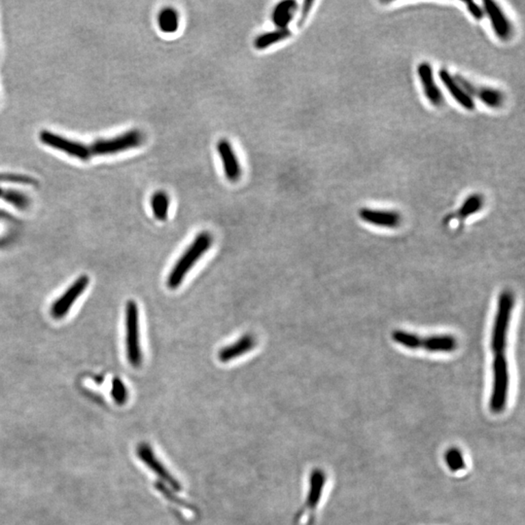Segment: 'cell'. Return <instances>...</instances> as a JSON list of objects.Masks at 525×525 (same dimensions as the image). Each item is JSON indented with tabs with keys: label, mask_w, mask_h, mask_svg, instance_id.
Returning <instances> with one entry per match:
<instances>
[{
	"label": "cell",
	"mask_w": 525,
	"mask_h": 525,
	"mask_svg": "<svg viewBox=\"0 0 525 525\" xmlns=\"http://www.w3.org/2000/svg\"><path fill=\"white\" fill-rule=\"evenodd\" d=\"M90 280L88 276H82L76 280L75 282L62 295L60 299H58L53 304L52 313L56 319H62L69 313L72 306L80 298L81 295L87 289L89 285Z\"/></svg>",
	"instance_id": "10"
},
{
	"label": "cell",
	"mask_w": 525,
	"mask_h": 525,
	"mask_svg": "<svg viewBox=\"0 0 525 525\" xmlns=\"http://www.w3.org/2000/svg\"><path fill=\"white\" fill-rule=\"evenodd\" d=\"M111 395L116 403L119 405H123L125 403L127 399V387H125L124 383L120 378H115L112 380V389H111Z\"/></svg>",
	"instance_id": "23"
},
{
	"label": "cell",
	"mask_w": 525,
	"mask_h": 525,
	"mask_svg": "<svg viewBox=\"0 0 525 525\" xmlns=\"http://www.w3.org/2000/svg\"><path fill=\"white\" fill-rule=\"evenodd\" d=\"M157 25L162 34H176L180 27V12L174 7H164L158 13Z\"/></svg>",
	"instance_id": "17"
},
{
	"label": "cell",
	"mask_w": 525,
	"mask_h": 525,
	"mask_svg": "<svg viewBox=\"0 0 525 525\" xmlns=\"http://www.w3.org/2000/svg\"><path fill=\"white\" fill-rule=\"evenodd\" d=\"M417 74L418 82L425 99L431 106L440 108L443 103V95L440 85L437 81L433 66L428 62H422L417 66Z\"/></svg>",
	"instance_id": "7"
},
{
	"label": "cell",
	"mask_w": 525,
	"mask_h": 525,
	"mask_svg": "<svg viewBox=\"0 0 525 525\" xmlns=\"http://www.w3.org/2000/svg\"><path fill=\"white\" fill-rule=\"evenodd\" d=\"M292 36L290 29H276L271 32H266L255 37L253 45L256 50L262 51L271 48L276 44L287 40Z\"/></svg>",
	"instance_id": "19"
},
{
	"label": "cell",
	"mask_w": 525,
	"mask_h": 525,
	"mask_svg": "<svg viewBox=\"0 0 525 525\" xmlns=\"http://www.w3.org/2000/svg\"><path fill=\"white\" fill-rule=\"evenodd\" d=\"M392 339L395 343L408 348V350H418L422 348V337L404 330H396L392 333Z\"/></svg>",
	"instance_id": "22"
},
{
	"label": "cell",
	"mask_w": 525,
	"mask_h": 525,
	"mask_svg": "<svg viewBox=\"0 0 525 525\" xmlns=\"http://www.w3.org/2000/svg\"><path fill=\"white\" fill-rule=\"evenodd\" d=\"M456 77L474 99H478L484 106L491 109L500 108L503 106L505 97L501 90L496 88L476 85L462 76L456 75Z\"/></svg>",
	"instance_id": "12"
},
{
	"label": "cell",
	"mask_w": 525,
	"mask_h": 525,
	"mask_svg": "<svg viewBox=\"0 0 525 525\" xmlns=\"http://www.w3.org/2000/svg\"><path fill=\"white\" fill-rule=\"evenodd\" d=\"M150 206L153 215L158 221H167L171 208V197L164 190H158L153 193L150 197Z\"/></svg>",
	"instance_id": "20"
},
{
	"label": "cell",
	"mask_w": 525,
	"mask_h": 525,
	"mask_svg": "<svg viewBox=\"0 0 525 525\" xmlns=\"http://www.w3.org/2000/svg\"><path fill=\"white\" fill-rule=\"evenodd\" d=\"M493 382L489 398V410L493 415L505 412L510 390L508 361L503 353H497L492 364Z\"/></svg>",
	"instance_id": "3"
},
{
	"label": "cell",
	"mask_w": 525,
	"mask_h": 525,
	"mask_svg": "<svg viewBox=\"0 0 525 525\" xmlns=\"http://www.w3.org/2000/svg\"><path fill=\"white\" fill-rule=\"evenodd\" d=\"M457 347V341L454 337L450 334H439V336L422 338V348L430 352H452Z\"/></svg>",
	"instance_id": "18"
},
{
	"label": "cell",
	"mask_w": 525,
	"mask_h": 525,
	"mask_svg": "<svg viewBox=\"0 0 525 525\" xmlns=\"http://www.w3.org/2000/svg\"><path fill=\"white\" fill-rule=\"evenodd\" d=\"M443 462L450 473L462 476L468 471V460L461 448L450 447L443 454Z\"/></svg>",
	"instance_id": "16"
},
{
	"label": "cell",
	"mask_w": 525,
	"mask_h": 525,
	"mask_svg": "<svg viewBox=\"0 0 525 525\" xmlns=\"http://www.w3.org/2000/svg\"><path fill=\"white\" fill-rule=\"evenodd\" d=\"M358 215L360 219L367 224L389 229L398 227L402 220L401 215L397 211L383 209L363 208L360 209Z\"/></svg>",
	"instance_id": "13"
},
{
	"label": "cell",
	"mask_w": 525,
	"mask_h": 525,
	"mask_svg": "<svg viewBox=\"0 0 525 525\" xmlns=\"http://www.w3.org/2000/svg\"><path fill=\"white\" fill-rule=\"evenodd\" d=\"M438 76L440 82L460 108L467 111H473L476 108L475 99L468 94L456 75L450 73L448 69H442L439 71Z\"/></svg>",
	"instance_id": "11"
},
{
	"label": "cell",
	"mask_w": 525,
	"mask_h": 525,
	"mask_svg": "<svg viewBox=\"0 0 525 525\" xmlns=\"http://www.w3.org/2000/svg\"><path fill=\"white\" fill-rule=\"evenodd\" d=\"M465 5L467 11L476 21H482L485 17L484 8L478 5L477 2H466Z\"/></svg>",
	"instance_id": "24"
},
{
	"label": "cell",
	"mask_w": 525,
	"mask_h": 525,
	"mask_svg": "<svg viewBox=\"0 0 525 525\" xmlns=\"http://www.w3.org/2000/svg\"><path fill=\"white\" fill-rule=\"evenodd\" d=\"M485 204L484 197L480 194H472L467 197L459 209V216L461 219H467L469 216L478 213Z\"/></svg>",
	"instance_id": "21"
},
{
	"label": "cell",
	"mask_w": 525,
	"mask_h": 525,
	"mask_svg": "<svg viewBox=\"0 0 525 525\" xmlns=\"http://www.w3.org/2000/svg\"><path fill=\"white\" fill-rule=\"evenodd\" d=\"M212 243V236L208 232H201L197 234L191 245L188 246L187 249L181 255L173 268L171 269L167 280V285L169 289H178L180 286L186 276L189 273L196 262L204 256V253L208 252Z\"/></svg>",
	"instance_id": "2"
},
{
	"label": "cell",
	"mask_w": 525,
	"mask_h": 525,
	"mask_svg": "<svg viewBox=\"0 0 525 525\" xmlns=\"http://www.w3.org/2000/svg\"><path fill=\"white\" fill-rule=\"evenodd\" d=\"M327 482H328V478L324 470L317 468L311 471L306 501L297 515V522L300 525L313 524L315 513L321 503L323 494L326 489Z\"/></svg>",
	"instance_id": "4"
},
{
	"label": "cell",
	"mask_w": 525,
	"mask_h": 525,
	"mask_svg": "<svg viewBox=\"0 0 525 525\" xmlns=\"http://www.w3.org/2000/svg\"><path fill=\"white\" fill-rule=\"evenodd\" d=\"M513 304H515V299L512 293L510 291L501 293L499 296L498 306H497L496 321L492 329L491 343H490L492 350L496 354L503 352L507 345L509 325L512 317Z\"/></svg>",
	"instance_id": "5"
},
{
	"label": "cell",
	"mask_w": 525,
	"mask_h": 525,
	"mask_svg": "<svg viewBox=\"0 0 525 525\" xmlns=\"http://www.w3.org/2000/svg\"><path fill=\"white\" fill-rule=\"evenodd\" d=\"M216 152L221 161L225 178L229 182H239L243 176V167L233 144L229 139H219V141L216 143Z\"/></svg>",
	"instance_id": "8"
},
{
	"label": "cell",
	"mask_w": 525,
	"mask_h": 525,
	"mask_svg": "<svg viewBox=\"0 0 525 525\" xmlns=\"http://www.w3.org/2000/svg\"><path fill=\"white\" fill-rule=\"evenodd\" d=\"M125 350L127 357L132 367L138 368L143 361L141 333H139V310L138 304L129 301L125 304Z\"/></svg>",
	"instance_id": "6"
},
{
	"label": "cell",
	"mask_w": 525,
	"mask_h": 525,
	"mask_svg": "<svg viewBox=\"0 0 525 525\" xmlns=\"http://www.w3.org/2000/svg\"><path fill=\"white\" fill-rule=\"evenodd\" d=\"M299 5L294 0H283L276 4L271 13V21L276 29H289V25L298 13Z\"/></svg>",
	"instance_id": "15"
},
{
	"label": "cell",
	"mask_w": 525,
	"mask_h": 525,
	"mask_svg": "<svg viewBox=\"0 0 525 525\" xmlns=\"http://www.w3.org/2000/svg\"><path fill=\"white\" fill-rule=\"evenodd\" d=\"M485 17L489 19L490 27L493 34L500 40L507 41L512 37L513 25L509 20L507 14L496 1L485 0L483 3Z\"/></svg>",
	"instance_id": "9"
},
{
	"label": "cell",
	"mask_w": 525,
	"mask_h": 525,
	"mask_svg": "<svg viewBox=\"0 0 525 525\" xmlns=\"http://www.w3.org/2000/svg\"><path fill=\"white\" fill-rule=\"evenodd\" d=\"M257 345L256 338L251 334H243L233 345L225 346L218 352V358L223 363L233 361L251 352Z\"/></svg>",
	"instance_id": "14"
},
{
	"label": "cell",
	"mask_w": 525,
	"mask_h": 525,
	"mask_svg": "<svg viewBox=\"0 0 525 525\" xmlns=\"http://www.w3.org/2000/svg\"><path fill=\"white\" fill-rule=\"evenodd\" d=\"M145 141V134L136 127L114 136L90 139L72 138L47 129L41 130L38 134V141L44 147L83 164L138 149Z\"/></svg>",
	"instance_id": "1"
},
{
	"label": "cell",
	"mask_w": 525,
	"mask_h": 525,
	"mask_svg": "<svg viewBox=\"0 0 525 525\" xmlns=\"http://www.w3.org/2000/svg\"><path fill=\"white\" fill-rule=\"evenodd\" d=\"M313 2L311 1L304 2V5L302 6L301 12H300L298 23H297V24H298V27H301V25L304 24V21L306 20V18H308V14L310 12L311 6H313Z\"/></svg>",
	"instance_id": "25"
}]
</instances>
